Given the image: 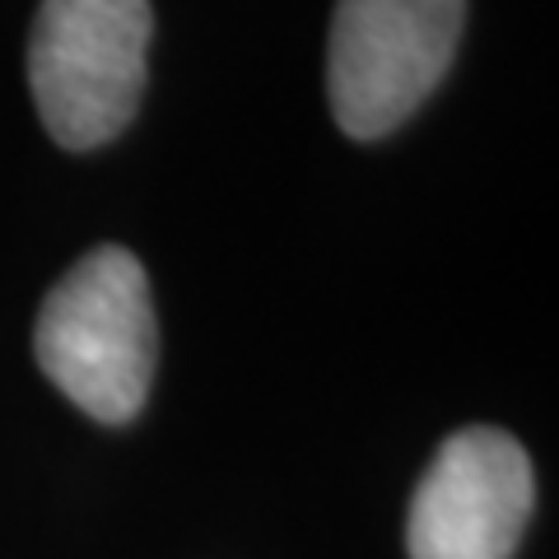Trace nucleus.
Instances as JSON below:
<instances>
[{
  "mask_svg": "<svg viewBox=\"0 0 559 559\" xmlns=\"http://www.w3.org/2000/svg\"><path fill=\"white\" fill-rule=\"evenodd\" d=\"M466 0H336L326 43V94L341 131L392 135L411 121L462 43Z\"/></svg>",
  "mask_w": 559,
  "mask_h": 559,
  "instance_id": "nucleus-3",
  "label": "nucleus"
},
{
  "mask_svg": "<svg viewBox=\"0 0 559 559\" xmlns=\"http://www.w3.org/2000/svg\"><path fill=\"white\" fill-rule=\"evenodd\" d=\"M532 462L503 429H462L411 499V559H513L532 518Z\"/></svg>",
  "mask_w": 559,
  "mask_h": 559,
  "instance_id": "nucleus-4",
  "label": "nucleus"
},
{
  "mask_svg": "<svg viewBox=\"0 0 559 559\" xmlns=\"http://www.w3.org/2000/svg\"><path fill=\"white\" fill-rule=\"evenodd\" d=\"M150 33V0H43L28 38V84L57 145H108L135 117Z\"/></svg>",
  "mask_w": 559,
  "mask_h": 559,
  "instance_id": "nucleus-2",
  "label": "nucleus"
},
{
  "mask_svg": "<svg viewBox=\"0 0 559 559\" xmlns=\"http://www.w3.org/2000/svg\"><path fill=\"white\" fill-rule=\"evenodd\" d=\"M43 373L98 425H127L159 369V322L145 266L127 248H94L47 294L33 331Z\"/></svg>",
  "mask_w": 559,
  "mask_h": 559,
  "instance_id": "nucleus-1",
  "label": "nucleus"
}]
</instances>
